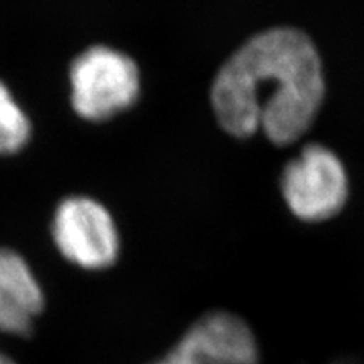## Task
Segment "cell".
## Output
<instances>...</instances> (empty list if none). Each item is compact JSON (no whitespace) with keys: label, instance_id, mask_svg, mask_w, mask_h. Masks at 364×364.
<instances>
[{"label":"cell","instance_id":"cell-1","mask_svg":"<svg viewBox=\"0 0 364 364\" xmlns=\"http://www.w3.org/2000/svg\"><path fill=\"white\" fill-rule=\"evenodd\" d=\"M324 91L312 41L297 29L277 27L255 36L221 66L211 105L228 134L262 130L273 144L285 145L311 129Z\"/></svg>","mask_w":364,"mask_h":364},{"label":"cell","instance_id":"cell-2","mask_svg":"<svg viewBox=\"0 0 364 364\" xmlns=\"http://www.w3.org/2000/svg\"><path fill=\"white\" fill-rule=\"evenodd\" d=\"M71 102L80 117L107 120L127 110L140 93L139 68L127 54L95 46L71 65Z\"/></svg>","mask_w":364,"mask_h":364},{"label":"cell","instance_id":"cell-3","mask_svg":"<svg viewBox=\"0 0 364 364\" xmlns=\"http://www.w3.org/2000/svg\"><path fill=\"white\" fill-rule=\"evenodd\" d=\"M282 194L300 220L326 221L338 215L348 201V174L332 150L309 145L285 167Z\"/></svg>","mask_w":364,"mask_h":364},{"label":"cell","instance_id":"cell-4","mask_svg":"<svg viewBox=\"0 0 364 364\" xmlns=\"http://www.w3.org/2000/svg\"><path fill=\"white\" fill-rule=\"evenodd\" d=\"M53 235L63 257L86 270L108 268L120 253V238L110 213L83 196L59 204Z\"/></svg>","mask_w":364,"mask_h":364},{"label":"cell","instance_id":"cell-5","mask_svg":"<svg viewBox=\"0 0 364 364\" xmlns=\"http://www.w3.org/2000/svg\"><path fill=\"white\" fill-rule=\"evenodd\" d=\"M258 348L250 327L228 312L199 318L169 353L152 364H257Z\"/></svg>","mask_w":364,"mask_h":364},{"label":"cell","instance_id":"cell-6","mask_svg":"<svg viewBox=\"0 0 364 364\" xmlns=\"http://www.w3.org/2000/svg\"><path fill=\"white\" fill-rule=\"evenodd\" d=\"M43 309V290L24 258L0 248V332L27 336Z\"/></svg>","mask_w":364,"mask_h":364},{"label":"cell","instance_id":"cell-7","mask_svg":"<svg viewBox=\"0 0 364 364\" xmlns=\"http://www.w3.org/2000/svg\"><path fill=\"white\" fill-rule=\"evenodd\" d=\"M29 118L0 81V156L21 150L29 140Z\"/></svg>","mask_w":364,"mask_h":364},{"label":"cell","instance_id":"cell-8","mask_svg":"<svg viewBox=\"0 0 364 364\" xmlns=\"http://www.w3.org/2000/svg\"><path fill=\"white\" fill-rule=\"evenodd\" d=\"M0 364H16V363H14L11 358L6 356V354L0 351Z\"/></svg>","mask_w":364,"mask_h":364}]
</instances>
